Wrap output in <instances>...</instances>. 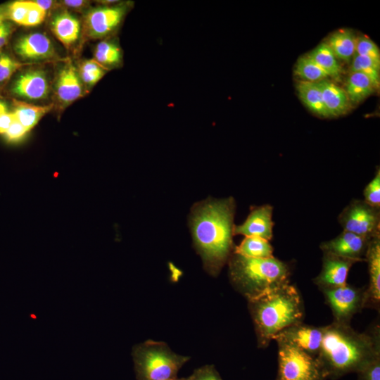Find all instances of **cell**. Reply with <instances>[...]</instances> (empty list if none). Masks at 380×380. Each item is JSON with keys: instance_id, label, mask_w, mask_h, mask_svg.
I'll use <instances>...</instances> for the list:
<instances>
[{"instance_id": "3", "label": "cell", "mask_w": 380, "mask_h": 380, "mask_svg": "<svg viewBox=\"0 0 380 380\" xmlns=\"http://www.w3.org/2000/svg\"><path fill=\"white\" fill-rule=\"evenodd\" d=\"M260 347H266L284 329L303 322L304 305L299 291L289 283L248 300Z\"/></svg>"}, {"instance_id": "25", "label": "cell", "mask_w": 380, "mask_h": 380, "mask_svg": "<svg viewBox=\"0 0 380 380\" xmlns=\"http://www.w3.org/2000/svg\"><path fill=\"white\" fill-rule=\"evenodd\" d=\"M326 73L334 79H338L341 67L338 63L327 43H322L308 54Z\"/></svg>"}, {"instance_id": "35", "label": "cell", "mask_w": 380, "mask_h": 380, "mask_svg": "<svg viewBox=\"0 0 380 380\" xmlns=\"http://www.w3.org/2000/svg\"><path fill=\"white\" fill-rule=\"evenodd\" d=\"M46 11L40 8L34 1H30L29 10L23 25L35 26L43 22Z\"/></svg>"}, {"instance_id": "6", "label": "cell", "mask_w": 380, "mask_h": 380, "mask_svg": "<svg viewBox=\"0 0 380 380\" xmlns=\"http://www.w3.org/2000/svg\"><path fill=\"white\" fill-rule=\"evenodd\" d=\"M278 369L275 380H326L317 358L295 346L277 342Z\"/></svg>"}, {"instance_id": "21", "label": "cell", "mask_w": 380, "mask_h": 380, "mask_svg": "<svg viewBox=\"0 0 380 380\" xmlns=\"http://www.w3.org/2000/svg\"><path fill=\"white\" fill-rule=\"evenodd\" d=\"M327 44L337 59L349 61L355 53L356 39L351 31L342 30L332 34Z\"/></svg>"}, {"instance_id": "24", "label": "cell", "mask_w": 380, "mask_h": 380, "mask_svg": "<svg viewBox=\"0 0 380 380\" xmlns=\"http://www.w3.org/2000/svg\"><path fill=\"white\" fill-rule=\"evenodd\" d=\"M375 87L370 79L361 72H351L346 84V93L350 102L357 103L369 96Z\"/></svg>"}, {"instance_id": "13", "label": "cell", "mask_w": 380, "mask_h": 380, "mask_svg": "<svg viewBox=\"0 0 380 380\" xmlns=\"http://www.w3.org/2000/svg\"><path fill=\"white\" fill-rule=\"evenodd\" d=\"M14 50L25 61H39L55 56V49L50 39L44 34L34 32L19 38Z\"/></svg>"}, {"instance_id": "28", "label": "cell", "mask_w": 380, "mask_h": 380, "mask_svg": "<svg viewBox=\"0 0 380 380\" xmlns=\"http://www.w3.org/2000/svg\"><path fill=\"white\" fill-rule=\"evenodd\" d=\"M380 65L376 64L372 59L360 56L355 53L353 56V61L350 66L351 72H361L367 76L372 81L375 89L379 87Z\"/></svg>"}, {"instance_id": "17", "label": "cell", "mask_w": 380, "mask_h": 380, "mask_svg": "<svg viewBox=\"0 0 380 380\" xmlns=\"http://www.w3.org/2000/svg\"><path fill=\"white\" fill-rule=\"evenodd\" d=\"M55 89L58 100L63 104L70 103L82 96V84L76 68L70 62L58 73Z\"/></svg>"}, {"instance_id": "11", "label": "cell", "mask_w": 380, "mask_h": 380, "mask_svg": "<svg viewBox=\"0 0 380 380\" xmlns=\"http://www.w3.org/2000/svg\"><path fill=\"white\" fill-rule=\"evenodd\" d=\"M371 239L343 230L334 239L322 243L320 248L323 253L358 262L365 261V256Z\"/></svg>"}, {"instance_id": "39", "label": "cell", "mask_w": 380, "mask_h": 380, "mask_svg": "<svg viewBox=\"0 0 380 380\" xmlns=\"http://www.w3.org/2000/svg\"><path fill=\"white\" fill-rule=\"evenodd\" d=\"M15 119L13 112H6L0 115V134H5Z\"/></svg>"}, {"instance_id": "43", "label": "cell", "mask_w": 380, "mask_h": 380, "mask_svg": "<svg viewBox=\"0 0 380 380\" xmlns=\"http://www.w3.org/2000/svg\"><path fill=\"white\" fill-rule=\"evenodd\" d=\"M6 19V10L0 8V25Z\"/></svg>"}, {"instance_id": "42", "label": "cell", "mask_w": 380, "mask_h": 380, "mask_svg": "<svg viewBox=\"0 0 380 380\" xmlns=\"http://www.w3.org/2000/svg\"><path fill=\"white\" fill-rule=\"evenodd\" d=\"M37 5L44 11H47L51 8L54 2L53 1H34Z\"/></svg>"}, {"instance_id": "10", "label": "cell", "mask_w": 380, "mask_h": 380, "mask_svg": "<svg viewBox=\"0 0 380 380\" xmlns=\"http://www.w3.org/2000/svg\"><path fill=\"white\" fill-rule=\"evenodd\" d=\"M322 327L308 325L299 322L278 334L274 340L291 345L297 348L317 357L322 343Z\"/></svg>"}, {"instance_id": "2", "label": "cell", "mask_w": 380, "mask_h": 380, "mask_svg": "<svg viewBox=\"0 0 380 380\" xmlns=\"http://www.w3.org/2000/svg\"><path fill=\"white\" fill-rule=\"evenodd\" d=\"M322 328V341L317 358L327 379H337L357 372L380 355L379 325L362 333L355 331L350 324L335 322Z\"/></svg>"}, {"instance_id": "16", "label": "cell", "mask_w": 380, "mask_h": 380, "mask_svg": "<svg viewBox=\"0 0 380 380\" xmlns=\"http://www.w3.org/2000/svg\"><path fill=\"white\" fill-rule=\"evenodd\" d=\"M365 258L368 264L369 276V286L366 289V305L379 308L380 303V235L369 241Z\"/></svg>"}, {"instance_id": "38", "label": "cell", "mask_w": 380, "mask_h": 380, "mask_svg": "<svg viewBox=\"0 0 380 380\" xmlns=\"http://www.w3.org/2000/svg\"><path fill=\"white\" fill-rule=\"evenodd\" d=\"M80 71L87 72H99L106 71L107 70L100 65L95 60H89L84 61L80 68Z\"/></svg>"}, {"instance_id": "5", "label": "cell", "mask_w": 380, "mask_h": 380, "mask_svg": "<svg viewBox=\"0 0 380 380\" xmlns=\"http://www.w3.org/2000/svg\"><path fill=\"white\" fill-rule=\"evenodd\" d=\"M137 380H167L177 378L189 356L173 352L165 342L147 340L132 352Z\"/></svg>"}, {"instance_id": "15", "label": "cell", "mask_w": 380, "mask_h": 380, "mask_svg": "<svg viewBox=\"0 0 380 380\" xmlns=\"http://www.w3.org/2000/svg\"><path fill=\"white\" fill-rule=\"evenodd\" d=\"M13 92L29 100L46 98L49 92V84L45 72L31 70L20 74L13 86Z\"/></svg>"}, {"instance_id": "19", "label": "cell", "mask_w": 380, "mask_h": 380, "mask_svg": "<svg viewBox=\"0 0 380 380\" xmlns=\"http://www.w3.org/2000/svg\"><path fill=\"white\" fill-rule=\"evenodd\" d=\"M51 30L56 37L68 49L79 38L80 23L75 16L67 11H63L53 19Z\"/></svg>"}, {"instance_id": "26", "label": "cell", "mask_w": 380, "mask_h": 380, "mask_svg": "<svg viewBox=\"0 0 380 380\" xmlns=\"http://www.w3.org/2000/svg\"><path fill=\"white\" fill-rule=\"evenodd\" d=\"M239 255L253 258H267L273 256V248L269 241L257 237L246 236L233 251Z\"/></svg>"}, {"instance_id": "45", "label": "cell", "mask_w": 380, "mask_h": 380, "mask_svg": "<svg viewBox=\"0 0 380 380\" xmlns=\"http://www.w3.org/2000/svg\"><path fill=\"white\" fill-rule=\"evenodd\" d=\"M167 380H184V378H175V379H167Z\"/></svg>"}, {"instance_id": "18", "label": "cell", "mask_w": 380, "mask_h": 380, "mask_svg": "<svg viewBox=\"0 0 380 380\" xmlns=\"http://www.w3.org/2000/svg\"><path fill=\"white\" fill-rule=\"evenodd\" d=\"M324 106L330 116H339L349 109L350 101L344 89L327 79L317 82Z\"/></svg>"}, {"instance_id": "14", "label": "cell", "mask_w": 380, "mask_h": 380, "mask_svg": "<svg viewBox=\"0 0 380 380\" xmlns=\"http://www.w3.org/2000/svg\"><path fill=\"white\" fill-rule=\"evenodd\" d=\"M272 211L270 205L254 208L242 224L234 226L233 234L257 236L270 241L272 238L274 225Z\"/></svg>"}, {"instance_id": "30", "label": "cell", "mask_w": 380, "mask_h": 380, "mask_svg": "<svg viewBox=\"0 0 380 380\" xmlns=\"http://www.w3.org/2000/svg\"><path fill=\"white\" fill-rule=\"evenodd\" d=\"M364 201L369 205L380 208V170L378 167L375 176L364 190Z\"/></svg>"}, {"instance_id": "20", "label": "cell", "mask_w": 380, "mask_h": 380, "mask_svg": "<svg viewBox=\"0 0 380 380\" xmlns=\"http://www.w3.org/2000/svg\"><path fill=\"white\" fill-rule=\"evenodd\" d=\"M297 89L300 99L311 111L321 117H329L317 82L302 80L298 84Z\"/></svg>"}, {"instance_id": "22", "label": "cell", "mask_w": 380, "mask_h": 380, "mask_svg": "<svg viewBox=\"0 0 380 380\" xmlns=\"http://www.w3.org/2000/svg\"><path fill=\"white\" fill-rule=\"evenodd\" d=\"M94 58L96 62L108 70L121 65L122 51L115 40L104 39L97 44Z\"/></svg>"}, {"instance_id": "36", "label": "cell", "mask_w": 380, "mask_h": 380, "mask_svg": "<svg viewBox=\"0 0 380 380\" xmlns=\"http://www.w3.org/2000/svg\"><path fill=\"white\" fill-rule=\"evenodd\" d=\"M29 131L16 119L13 122L4 135L8 141L13 142L21 139Z\"/></svg>"}, {"instance_id": "4", "label": "cell", "mask_w": 380, "mask_h": 380, "mask_svg": "<svg viewBox=\"0 0 380 380\" xmlns=\"http://www.w3.org/2000/svg\"><path fill=\"white\" fill-rule=\"evenodd\" d=\"M228 262L233 286L247 300L289 283L288 265L273 256L253 258L233 252Z\"/></svg>"}, {"instance_id": "34", "label": "cell", "mask_w": 380, "mask_h": 380, "mask_svg": "<svg viewBox=\"0 0 380 380\" xmlns=\"http://www.w3.org/2000/svg\"><path fill=\"white\" fill-rule=\"evenodd\" d=\"M184 380H223L219 372L213 365H205L200 367L193 372Z\"/></svg>"}, {"instance_id": "12", "label": "cell", "mask_w": 380, "mask_h": 380, "mask_svg": "<svg viewBox=\"0 0 380 380\" xmlns=\"http://www.w3.org/2000/svg\"><path fill=\"white\" fill-rule=\"evenodd\" d=\"M357 262L355 260L323 253L322 270L314 282L319 289L346 285L350 269Z\"/></svg>"}, {"instance_id": "1", "label": "cell", "mask_w": 380, "mask_h": 380, "mask_svg": "<svg viewBox=\"0 0 380 380\" xmlns=\"http://www.w3.org/2000/svg\"><path fill=\"white\" fill-rule=\"evenodd\" d=\"M235 202L232 198L205 201L195 205L190 226L195 248L205 270L217 275L233 253V220Z\"/></svg>"}, {"instance_id": "27", "label": "cell", "mask_w": 380, "mask_h": 380, "mask_svg": "<svg viewBox=\"0 0 380 380\" xmlns=\"http://www.w3.org/2000/svg\"><path fill=\"white\" fill-rule=\"evenodd\" d=\"M295 73L303 81L311 82H318L328 77L327 73L308 55L298 60Z\"/></svg>"}, {"instance_id": "41", "label": "cell", "mask_w": 380, "mask_h": 380, "mask_svg": "<svg viewBox=\"0 0 380 380\" xmlns=\"http://www.w3.org/2000/svg\"><path fill=\"white\" fill-rule=\"evenodd\" d=\"M63 4L71 8H80L87 4L85 1H63Z\"/></svg>"}, {"instance_id": "8", "label": "cell", "mask_w": 380, "mask_h": 380, "mask_svg": "<svg viewBox=\"0 0 380 380\" xmlns=\"http://www.w3.org/2000/svg\"><path fill=\"white\" fill-rule=\"evenodd\" d=\"M338 220L344 231L372 239L380 235L379 208L364 200H353L339 214Z\"/></svg>"}, {"instance_id": "23", "label": "cell", "mask_w": 380, "mask_h": 380, "mask_svg": "<svg viewBox=\"0 0 380 380\" xmlns=\"http://www.w3.org/2000/svg\"><path fill=\"white\" fill-rule=\"evenodd\" d=\"M14 114L16 120L28 131L53 108V104L34 106L19 101H14Z\"/></svg>"}, {"instance_id": "40", "label": "cell", "mask_w": 380, "mask_h": 380, "mask_svg": "<svg viewBox=\"0 0 380 380\" xmlns=\"http://www.w3.org/2000/svg\"><path fill=\"white\" fill-rule=\"evenodd\" d=\"M12 31L13 28L9 23L4 21L0 25V49L6 44Z\"/></svg>"}, {"instance_id": "44", "label": "cell", "mask_w": 380, "mask_h": 380, "mask_svg": "<svg viewBox=\"0 0 380 380\" xmlns=\"http://www.w3.org/2000/svg\"><path fill=\"white\" fill-rule=\"evenodd\" d=\"M8 112L7 106L5 103L0 101V115Z\"/></svg>"}, {"instance_id": "29", "label": "cell", "mask_w": 380, "mask_h": 380, "mask_svg": "<svg viewBox=\"0 0 380 380\" xmlns=\"http://www.w3.org/2000/svg\"><path fill=\"white\" fill-rule=\"evenodd\" d=\"M355 53L367 57L380 65V51L377 45L367 37L356 39Z\"/></svg>"}, {"instance_id": "32", "label": "cell", "mask_w": 380, "mask_h": 380, "mask_svg": "<svg viewBox=\"0 0 380 380\" xmlns=\"http://www.w3.org/2000/svg\"><path fill=\"white\" fill-rule=\"evenodd\" d=\"M356 373L357 380H380V355L369 360Z\"/></svg>"}, {"instance_id": "31", "label": "cell", "mask_w": 380, "mask_h": 380, "mask_svg": "<svg viewBox=\"0 0 380 380\" xmlns=\"http://www.w3.org/2000/svg\"><path fill=\"white\" fill-rule=\"evenodd\" d=\"M30 7V1H15L8 6L6 18L23 25Z\"/></svg>"}, {"instance_id": "33", "label": "cell", "mask_w": 380, "mask_h": 380, "mask_svg": "<svg viewBox=\"0 0 380 380\" xmlns=\"http://www.w3.org/2000/svg\"><path fill=\"white\" fill-rule=\"evenodd\" d=\"M4 53H0V82L8 80L17 70L23 66Z\"/></svg>"}, {"instance_id": "7", "label": "cell", "mask_w": 380, "mask_h": 380, "mask_svg": "<svg viewBox=\"0 0 380 380\" xmlns=\"http://www.w3.org/2000/svg\"><path fill=\"white\" fill-rule=\"evenodd\" d=\"M320 290L331 310L333 322L350 324L353 317L366 307L367 294L364 289L346 284Z\"/></svg>"}, {"instance_id": "9", "label": "cell", "mask_w": 380, "mask_h": 380, "mask_svg": "<svg viewBox=\"0 0 380 380\" xmlns=\"http://www.w3.org/2000/svg\"><path fill=\"white\" fill-rule=\"evenodd\" d=\"M129 8V3L122 2L91 10L86 18L89 36L93 39L110 36L121 25Z\"/></svg>"}, {"instance_id": "37", "label": "cell", "mask_w": 380, "mask_h": 380, "mask_svg": "<svg viewBox=\"0 0 380 380\" xmlns=\"http://www.w3.org/2000/svg\"><path fill=\"white\" fill-rule=\"evenodd\" d=\"M106 71L99 72H87L84 71L80 70V77L82 78V81L86 83L87 84H89L90 86H92L95 84L96 82H98L106 74Z\"/></svg>"}]
</instances>
